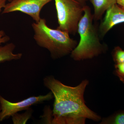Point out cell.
Instances as JSON below:
<instances>
[{
  "mask_svg": "<svg viewBox=\"0 0 124 124\" xmlns=\"http://www.w3.org/2000/svg\"><path fill=\"white\" fill-rule=\"evenodd\" d=\"M116 75L124 84V62L115 64Z\"/></svg>",
  "mask_w": 124,
  "mask_h": 124,
  "instance_id": "14",
  "label": "cell"
},
{
  "mask_svg": "<svg viewBox=\"0 0 124 124\" xmlns=\"http://www.w3.org/2000/svg\"><path fill=\"white\" fill-rule=\"evenodd\" d=\"M93 21L91 9L86 5L78 25L80 41L71 53V57L75 61L91 59L104 53L107 49L106 45L100 42L98 27Z\"/></svg>",
  "mask_w": 124,
  "mask_h": 124,
  "instance_id": "2",
  "label": "cell"
},
{
  "mask_svg": "<svg viewBox=\"0 0 124 124\" xmlns=\"http://www.w3.org/2000/svg\"><path fill=\"white\" fill-rule=\"evenodd\" d=\"M93 5L94 12L93 14L94 21L101 19L108 9L116 3V0H89Z\"/></svg>",
  "mask_w": 124,
  "mask_h": 124,
  "instance_id": "8",
  "label": "cell"
},
{
  "mask_svg": "<svg viewBox=\"0 0 124 124\" xmlns=\"http://www.w3.org/2000/svg\"><path fill=\"white\" fill-rule=\"evenodd\" d=\"M112 57L115 64L124 62V50L120 46H116L112 52Z\"/></svg>",
  "mask_w": 124,
  "mask_h": 124,
  "instance_id": "12",
  "label": "cell"
},
{
  "mask_svg": "<svg viewBox=\"0 0 124 124\" xmlns=\"http://www.w3.org/2000/svg\"><path fill=\"white\" fill-rule=\"evenodd\" d=\"M7 0H0V12L2 11V9L4 8ZM9 37L6 35L5 32L2 30L0 31V44L2 43H5L9 41Z\"/></svg>",
  "mask_w": 124,
  "mask_h": 124,
  "instance_id": "13",
  "label": "cell"
},
{
  "mask_svg": "<svg viewBox=\"0 0 124 124\" xmlns=\"http://www.w3.org/2000/svg\"><path fill=\"white\" fill-rule=\"evenodd\" d=\"M32 110L30 108L26 110V112L19 114L16 113L11 116L13 123L14 124H26L29 119L31 118L32 114Z\"/></svg>",
  "mask_w": 124,
  "mask_h": 124,
  "instance_id": "11",
  "label": "cell"
},
{
  "mask_svg": "<svg viewBox=\"0 0 124 124\" xmlns=\"http://www.w3.org/2000/svg\"><path fill=\"white\" fill-rule=\"evenodd\" d=\"M54 98L51 91L45 95L32 96L16 102L6 100L0 95L1 111L0 113V121L10 117L21 111L26 110L32 106L40 104L46 101H49Z\"/></svg>",
  "mask_w": 124,
  "mask_h": 124,
  "instance_id": "5",
  "label": "cell"
},
{
  "mask_svg": "<svg viewBox=\"0 0 124 124\" xmlns=\"http://www.w3.org/2000/svg\"><path fill=\"white\" fill-rule=\"evenodd\" d=\"M75 0L76 1L78 2L80 4H81L85 6L86 5V2L89 0Z\"/></svg>",
  "mask_w": 124,
  "mask_h": 124,
  "instance_id": "16",
  "label": "cell"
},
{
  "mask_svg": "<svg viewBox=\"0 0 124 124\" xmlns=\"http://www.w3.org/2000/svg\"><path fill=\"white\" fill-rule=\"evenodd\" d=\"M100 124H124V111L116 112L112 115L102 120Z\"/></svg>",
  "mask_w": 124,
  "mask_h": 124,
  "instance_id": "10",
  "label": "cell"
},
{
  "mask_svg": "<svg viewBox=\"0 0 124 124\" xmlns=\"http://www.w3.org/2000/svg\"><path fill=\"white\" fill-rule=\"evenodd\" d=\"M8 1L9 2H10V1H12L13 0H7V1Z\"/></svg>",
  "mask_w": 124,
  "mask_h": 124,
  "instance_id": "19",
  "label": "cell"
},
{
  "mask_svg": "<svg viewBox=\"0 0 124 124\" xmlns=\"http://www.w3.org/2000/svg\"><path fill=\"white\" fill-rule=\"evenodd\" d=\"M1 111V105L0 101V113Z\"/></svg>",
  "mask_w": 124,
  "mask_h": 124,
  "instance_id": "18",
  "label": "cell"
},
{
  "mask_svg": "<svg viewBox=\"0 0 124 124\" xmlns=\"http://www.w3.org/2000/svg\"><path fill=\"white\" fill-rule=\"evenodd\" d=\"M43 118L44 122L47 124H51L52 120V110L50 107H46L45 111L43 114Z\"/></svg>",
  "mask_w": 124,
  "mask_h": 124,
  "instance_id": "15",
  "label": "cell"
},
{
  "mask_svg": "<svg viewBox=\"0 0 124 124\" xmlns=\"http://www.w3.org/2000/svg\"><path fill=\"white\" fill-rule=\"evenodd\" d=\"M53 0H13L6 4L2 14L19 11L30 16L35 22L41 18L40 13L43 7Z\"/></svg>",
  "mask_w": 124,
  "mask_h": 124,
  "instance_id": "6",
  "label": "cell"
},
{
  "mask_svg": "<svg viewBox=\"0 0 124 124\" xmlns=\"http://www.w3.org/2000/svg\"><path fill=\"white\" fill-rule=\"evenodd\" d=\"M15 47V45L13 43L0 46V63L21 59L22 54L14 53Z\"/></svg>",
  "mask_w": 124,
  "mask_h": 124,
  "instance_id": "9",
  "label": "cell"
},
{
  "mask_svg": "<svg viewBox=\"0 0 124 124\" xmlns=\"http://www.w3.org/2000/svg\"><path fill=\"white\" fill-rule=\"evenodd\" d=\"M34 32L33 39L40 47L50 52L51 58L57 59L71 54L78 44L70 37L68 32L57 28L48 26L45 19L32 24Z\"/></svg>",
  "mask_w": 124,
  "mask_h": 124,
  "instance_id": "3",
  "label": "cell"
},
{
  "mask_svg": "<svg viewBox=\"0 0 124 124\" xmlns=\"http://www.w3.org/2000/svg\"><path fill=\"white\" fill-rule=\"evenodd\" d=\"M124 23V8L116 4L106 11L105 16L98 27L100 38L104 37L113 27Z\"/></svg>",
  "mask_w": 124,
  "mask_h": 124,
  "instance_id": "7",
  "label": "cell"
},
{
  "mask_svg": "<svg viewBox=\"0 0 124 124\" xmlns=\"http://www.w3.org/2000/svg\"><path fill=\"white\" fill-rule=\"evenodd\" d=\"M44 86L53 93L54 100L52 110L53 124H84L86 119L99 121L100 116L85 104L84 94L89 81L85 80L77 86L66 85L53 76L43 79Z\"/></svg>",
  "mask_w": 124,
  "mask_h": 124,
  "instance_id": "1",
  "label": "cell"
},
{
  "mask_svg": "<svg viewBox=\"0 0 124 124\" xmlns=\"http://www.w3.org/2000/svg\"><path fill=\"white\" fill-rule=\"evenodd\" d=\"M57 16L58 29L75 35L84 14V6L75 0H54Z\"/></svg>",
  "mask_w": 124,
  "mask_h": 124,
  "instance_id": "4",
  "label": "cell"
},
{
  "mask_svg": "<svg viewBox=\"0 0 124 124\" xmlns=\"http://www.w3.org/2000/svg\"><path fill=\"white\" fill-rule=\"evenodd\" d=\"M116 3L124 8V0H116Z\"/></svg>",
  "mask_w": 124,
  "mask_h": 124,
  "instance_id": "17",
  "label": "cell"
}]
</instances>
